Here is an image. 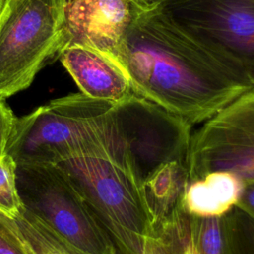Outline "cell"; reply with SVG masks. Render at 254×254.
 <instances>
[{"instance_id":"obj_1","label":"cell","mask_w":254,"mask_h":254,"mask_svg":"<svg viewBox=\"0 0 254 254\" xmlns=\"http://www.w3.org/2000/svg\"><path fill=\"white\" fill-rule=\"evenodd\" d=\"M116 60L138 97L188 129L254 87L156 9L138 11Z\"/></svg>"},{"instance_id":"obj_2","label":"cell","mask_w":254,"mask_h":254,"mask_svg":"<svg viewBox=\"0 0 254 254\" xmlns=\"http://www.w3.org/2000/svg\"><path fill=\"white\" fill-rule=\"evenodd\" d=\"M130 139L122 104L77 92L17 118L7 154L16 164H59Z\"/></svg>"},{"instance_id":"obj_3","label":"cell","mask_w":254,"mask_h":254,"mask_svg":"<svg viewBox=\"0 0 254 254\" xmlns=\"http://www.w3.org/2000/svg\"><path fill=\"white\" fill-rule=\"evenodd\" d=\"M58 165L107 231L118 254H142L145 238L155 233V219L132 141L73 156Z\"/></svg>"},{"instance_id":"obj_4","label":"cell","mask_w":254,"mask_h":254,"mask_svg":"<svg viewBox=\"0 0 254 254\" xmlns=\"http://www.w3.org/2000/svg\"><path fill=\"white\" fill-rule=\"evenodd\" d=\"M68 0H6L0 13V98L28 88L61 48Z\"/></svg>"},{"instance_id":"obj_5","label":"cell","mask_w":254,"mask_h":254,"mask_svg":"<svg viewBox=\"0 0 254 254\" xmlns=\"http://www.w3.org/2000/svg\"><path fill=\"white\" fill-rule=\"evenodd\" d=\"M23 207L82 254H118L114 242L58 164H17Z\"/></svg>"},{"instance_id":"obj_6","label":"cell","mask_w":254,"mask_h":254,"mask_svg":"<svg viewBox=\"0 0 254 254\" xmlns=\"http://www.w3.org/2000/svg\"><path fill=\"white\" fill-rule=\"evenodd\" d=\"M155 9L254 85V0H164Z\"/></svg>"},{"instance_id":"obj_7","label":"cell","mask_w":254,"mask_h":254,"mask_svg":"<svg viewBox=\"0 0 254 254\" xmlns=\"http://www.w3.org/2000/svg\"><path fill=\"white\" fill-rule=\"evenodd\" d=\"M185 155L188 182L227 171L254 184V87L203 122L189 137Z\"/></svg>"},{"instance_id":"obj_8","label":"cell","mask_w":254,"mask_h":254,"mask_svg":"<svg viewBox=\"0 0 254 254\" xmlns=\"http://www.w3.org/2000/svg\"><path fill=\"white\" fill-rule=\"evenodd\" d=\"M139 10L131 0H68L60 50L80 45L116 60Z\"/></svg>"},{"instance_id":"obj_9","label":"cell","mask_w":254,"mask_h":254,"mask_svg":"<svg viewBox=\"0 0 254 254\" xmlns=\"http://www.w3.org/2000/svg\"><path fill=\"white\" fill-rule=\"evenodd\" d=\"M56 57L83 94L115 104L137 97L127 71L115 59L80 45L65 46Z\"/></svg>"},{"instance_id":"obj_10","label":"cell","mask_w":254,"mask_h":254,"mask_svg":"<svg viewBox=\"0 0 254 254\" xmlns=\"http://www.w3.org/2000/svg\"><path fill=\"white\" fill-rule=\"evenodd\" d=\"M245 183L227 171H211L186 184L181 208L191 217H222L240 201Z\"/></svg>"},{"instance_id":"obj_11","label":"cell","mask_w":254,"mask_h":254,"mask_svg":"<svg viewBox=\"0 0 254 254\" xmlns=\"http://www.w3.org/2000/svg\"><path fill=\"white\" fill-rule=\"evenodd\" d=\"M188 182L185 161L174 157L160 162L143 177L147 203L155 219V228L181 208Z\"/></svg>"},{"instance_id":"obj_12","label":"cell","mask_w":254,"mask_h":254,"mask_svg":"<svg viewBox=\"0 0 254 254\" xmlns=\"http://www.w3.org/2000/svg\"><path fill=\"white\" fill-rule=\"evenodd\" d=\"M223 254H254V221L237 208L222 217Z\"/></svg>"},{"instance_id":"obj_13","label":"cell","mask_w":254,"mask_h":254,"mask_svg":"<svg viewBox=\"0 0 254 254\" xmlns=\"http://www.w3.org/2000/svg\"><path fill=\"white\" fill-rule=\"evenodd\" d=\"M188 217L190 236L199 254H223L222 217Z\"/></svg>"},{"instance_id":"obj_14","label":"cell","mask_w":254,"mask_h":254,"mask_svg":"<svg viewBox=\"0 0 254 254\" xmlns=\"http://www.w3.org/2000/svg\"><path fill=\"white\" fill-rule=\"evenodd\" d=\"M16 168L17 164L10 155L6 154L0 159V214L11 219L23 209L17 186Z\"/></svg>"},{"instance_id":"obj_15","label":"cell","mask_w":254,"mask_h":254,"mask_svg":"<svg viewBox=\"0 0 254 254\" xmlns=\"http://www.w3.org/2000/svg\"><path fill=\"white\" fill-rule=\"evenodd\" d=\"M28 249L30 254H82L51 229L37 234Z\"/></svg>"},{"instance_id":"obj_16","label":"cell","mask_w":254,"mask_h":254,"mask_svg":"<svg viewBox=\"0 0 254 254\" xmlns=\"http://www.w3.org/2000/svg\"><path fill=\"white\" fill-rule=\"evenodd\" d=\"M0 254H30L14 229L0 214Z\"/></svg>"},{"instance_id":"obj_17","label":"cell","mask_w":254,"mask_h":254,"mask_svg":"<svg viewBox=\"0 0 254 254\" xmlns=\"http://www.w3.org/2000/svg\"><path fill=\"white\" fill-rule=\"evenodd\" d=\"M17 117L10 107L0 98V159L7 154V146L13 132Z\"/></svg>"},{"instance_id":"obj_18","label":"cell","mask_w":254,"mask_h":254,"mask_svg":"<svg viewBox=\"0 0 254 254\" xmlns=\"http://www.w3.org/2000/svg\"><path fill=\"white\" fill-rule=\"evenodd\" d=\"M235 208L254 221V184L246 186L244 193Z\"/></svg>"},{"instance_id":"obj_19","label":"cell","mask_w":254,"mask_h":254,"mask_svg":"<svg viewBox=\"0 0 254 254\" xmlns=\"http://www.w3.org/2000/svg\"><path fill=\"white\" fill-rule=\"evenodd\" d=\"M142 254H167L159 238L153 233L148 235L144 240Z\"/></svg>"},{"instance_id":"obj_20","label":"cell","mask_w":254,"mask_h":254,"mask_svg":"<svg viewBox=\"0 0 254 254\" xmlns=\"http://www.w3.org/2000/svg\"><path fill=\"white\" fill-rule=\"evenodd\" d=\"M138 8L144 11L157 8L164 0H131Z\"/></svg>"},{"instance_id":"obj_21","label":"cell","mask_w":254,"mask_h":254,"mask_svg":"<svg viewBox=\"0 0 254 254\" xmlns=\"http://www.w3.org/2000/svg\"><path fill=\"white\" fill-rule=\"evenodd\" d=\"M5 1H6V0H0V13H1V11H2V9H3V7H4V4H5Z\"/></svg>"}]
</instances>
